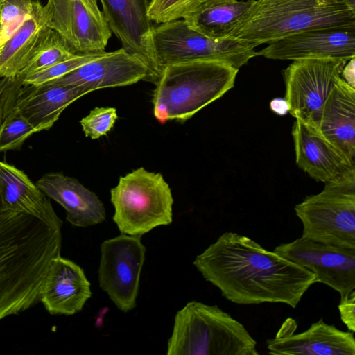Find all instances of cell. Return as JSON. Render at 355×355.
Instances as JSON below:
<instances>
[{
  "instance_id": "cell-13",
  "label": "cell",
  "mask_w": 355,
  "mask_h": 355,
  "mask_svg": "<svg viewBox=\"0 0 355 355\" xmlns=\"http://www.w3.org/2000/svg\"><path fill=\"white\" fill-rule=\"evenodd\" d=\"M258 55L272 60L355 57V27H328L297 33L268 43Z\"/></svg>"
},
{
  "instance_id": "cell-31",
  "label": "cell",
  "mask_w": 355,
  "mask_h": 355,
  "mask_svg": "<svg viewBox=\"0 0 355 355\" xmlns=\"http://www.w3.org/2000/svg\"><path fill=\"white\" fill-rule=\"evenodd\" d=\"M355 57L347 62L341 73L342 79L355 88Z\"/></svg>"
},
{
  "instance_id": "cell-36",
  "label": "cell",
  "mask_w": 355,
  "mask_h": 355,
  "mask_svg": "<svg viewBox=\"0 0 355 355\" xmlns=\"http://www.w3.org/2000/svg\"><path fill=\"white\" fill-rule=\"evenodd\" d=\"M0 5H1V1H0ZM0 25H1V9H0Z\"/></svg>"
},
{
  "instance_id": "cell-7",
  "label": "cell",
  "mask_w": 355,
  "mask_h": 355,
  "mask_svg": "<svg viewBox=\"0 0 355 355\" xmlns=\"http://www.w3.org/2000/svg\"><path fill=\"white\" fill-rule=\"evenodd\" d=\"M152 43L157 81L163 69L171 64L215 61L239 69L258 55L255 48L248 44L231 38L209 37L191 28L183 19L154 26Z\"/></svg>"
},
{
  "instance_id": "cell-8",
  "label": "cell",
  "mask_w": 355,
  "mask_h": 355,
  "mask_svg": "<svg viewBox=\"0 0 355 355\" xmlns=\"http://www.w3.org/2000/svg\"><path fill=\"white\" fill-rule=\"evenodd\" d=\"M302 237L355 249V178L324 184L322 191L295 207Z\"/></svg>"
},
{
  "instance_id": "cell-16",
  "label": "cell",
  "mask_w": 355,
  "mask_h": 355,
  "mask_svg": "<svg viewBox=\"0 0 355 355\" xmlns=\"http://www.w3.org/2000/svg\"><path fill=\"white\" fill-rule=\"evenodd\" d=\"M295 321L288 318L273 338L267 340L268 353L273 355H355L354 332L343 331L323 318L305 331L293 334Z\"/></svg>"
},
{
  "instance_id": "cell-4",
  "label": "cell",
  "mask_w": 355,
  "mask_h": 355,
  "mask_svg": "<svg viewBox=\"0 0 355 355\" xmlns=\"http://www.w3.org/2000/svg\"><path fill=\"white\" fill-rule=\"evenodd\" d=\"M238 71L232 66L215 61L166 66L155 84L154 116L162 123L186 121L231 89Z\"/></svg>"
},
{
  "instance_id": "cell-28",
  "label": "cell",
  "mask_w": 355,
  "mask_h": 355,
  "mask_svg": "<svg viewBox=\"0 0 355 355\" xmlns=\"http://www.w3.org/2000/svg\"><path fill=\"white\" fill-rule=\"evenodd\" d=\"M117 118L114 107H95L80 123L85 137L96 139L106 135L112 130Z\"/></svg>"
},
{
  "instance_id": "cell-30",
  "label": "cell",
  "mask_w": 355,
  "mask_h": 355,
  "mask_svg": "<svg viewBox=\"0 0 355 355\" xmlns=\"http://www.w3.org/2000/svg\"><path fill=\"white\" fill-rule=\"evenodd\" d=\"M340 319L347 326L349 331H355V290L341 299L338 306Z\"/></svg>"
},
{
  "instance_id": "cell-33",
  "label": "cell",
  "mask_w": 355,
  "mask_h": 355,
  "mask_svg": "<svg viewBox=\"0 0 355 355\" xmlns=\"http://www.w3.org/2000/svg\"><path fill=\"white\" fill-rule=\"evenodd\" d=\"M236 1V0H202L196 6H198L200 4L204 3L222 2V1H225H225Z\"/></svg>"
},
{
  "instance_id": "cell-12",
  "label": "cell",
  "mask_w": 355,
  "mask_h": 355,
  "mask_svg": "<svg viewBox=\"0 0 355 355\" xmlns=\"http://www.w3.org/2000/svg\"><path fill=\"white\" fill-rule=\"evenodd\" d=\"M274 252L311 271L315 282L339 293L340 300L355 290V249L300 237L282 243Z\"/></svg>"
},
{
  "instance_id": "cell-14",
  "label": "cell",
  "mask_w": 355,
  "mask_h": 355,
  "mask_svg": "<svg viewBox=\"0 0 355 355\" xmlns=\"http://www.w3.org/2000/svg\"><path fill=\"white\" fill-rule=\"evenodd\" d=\"M109 27L127 52L147 66L145 81L155 84L157 79L152 43L154 25L148 10L150 0H100Z\"/></svg>"
},
{
  "instance_id": "cell-2",
  "label": "cell",
  "mask_w": 355,
  "mask_h": 355,
  "mask_svg": "<svg viewBox=\"0 0 355 355\" xmlns=\"http://www.w3.org/2000/svg\"><path fill=\"white\" fill-rule=\"evenodd\" d=\"M61 248V229L25 213H0V320L40 302L45 275Z\"/></svg>"
},
{
  "instance_id": "cell-34",
  "label": "cell",
  "mask_w": 355,
  "mask_h": 355,
  "mask_svg": "<svg viewBox=\"0 0 355 355\" xmlns=\"http://www.w3.org/2000/svg\"><path fill=\"white\" fill-rule=\"evenodd\" d=\"M352 6L355 8V0H346Z\"/></svg>"
},
{
  "instance_id": "cell-19",
  "label": "cell",
  "mask_w": 355,
  "mask_h": 355,
  "mask_svg": "<svg viewBox=\"0 0 355 355\" xmlns=\"http://www.w3.org/2000/svg\"><path fill=\"white\" fill-rule=\"evenodd\" d=\"M350 159L355 158V88L342 78L309 122Z\"/></svg>"
},
{
  "instance_id": "cell-29",
  "label": "cell",
  "mask_w": 355,
  "mask_h": 355,
  "mask_svg": "<svg viewBox=\"0 0 355 355\" xmlns=\"http://www.w3.org/2000/svg\"><path fill=\"white\" fill-rule=\"evenodd\" d=\"M33 1V0H1V44L21 23L30 11Z\"/></svg>"
},
{
  "instance_id": "cell-5",
  "label": "cell",
  "mask_w": 355,
  "mask_h": 355,
  "mask_svg": "<svg viewBox=\"0 0 355 355\" xmlns=\"http://www.w3.org/2000/svg\"><path fill=\"white\" fill-rule=\"evenodd\" d=\"M167 355H258L245 327L217 305L191 301L174 318Z\"/></svg>"
},
{
  "instance_id": "cell-22",
  "label": "cell",
  "mask_w": 355,
  "mask_h": 355,
  "mask_svg": "<svg viewBox=\"0 0 355 355\" xmlns=\"http://www.w3.org/2000/svg\"><path fill=\"white\" fill-rule=\"evenodd\" d=\"M48 29L43 6L38 0H33L21 23L0 46V77L19 76Z\"/></svg>"
},
{
  "instance_id": "cell-32",
  "label": "cell",
  "mask_w": 355,
  "mask_h": 355,
  "mask_svg": "<svg viewBox=\"0 0 355 355\" xmlns=\"http://www.w3.org/2000/svg\"><path fill=\"white\" fill-rule=\"evenodd\" d=\"M271 110L279 115H285L288 112V105L285 98H276L270 103Z\"/></svg>"
},
{
  "instance_id": "cell-17",
  "label": "cell",
  "mask_w": 355,
  "mask_h": 355,
  "mask_svg": "<svg viewBox=\"0 0 355 355\" xmlns=\"http://www.w3.org/2000/svg\"><path fill=\"white\" fill-rule=\"evenodd\" d=\"M148 73L144 62L121 48L105 52L64 76L49 83L83 86L94 92L102 88L127 86L139 80L145 81Z\"/></svg>"
},
{
  "instance_id": "cell-15",
  "label": "cell",
  "mask_w": 355,
  "mask_h": 355,
  "mask_svg": "<svg viewBox=\"0 0 355 355\" xmlns=\"http://www.w3.org/2000/svg\"><path fill=\"white\" fill-rule=\"evenodd\" d=\"M292 136L297 164L315 180L327 184L355 178L354 161L322 137L311 123L295 119Z\"/></svg>"
},
{
  "instance_id": "cell-21",
  "label": "cell",
  "mask_w": 355,
  "mask_h": 355,
  "mask_svg": "<svg viewBox=\"0 0 355 355\" xmlns=\"http://www.w3.org/2000/svg\"><path fill=\"white\" fill-rule=\"evenodd\" d=\"M15 211L35 216L55 228L63 222L47 197L21 170L0 161V213Z\"/></svg>"
},
{
  "instance_id": "cell-26",
  "label": "cell",
  "mask_w": 355,
  "mask_h": 355,
  "mask_svg": "<svg viewBox=\"0 0 355 355\" xmlns=\"http://www.w3.org/2000/svg\"><path fill=\"white\" fill-rule=\"evenodd\" d=\"M105 52L106 51L93 54L77 55L71 58L57 63L47 69L24 78L23 83L39 85L57 80L71 73L84 64L101 57Z\"/></svg>"
},
{
  "instance_id": "cell-11",
  "label": "cell",
  "mask_w": 355,
  "mask_h": 355,
  "mask_svg": "<svg viewBox=\"0 0 355 355\" xmlns=\"http://www.w3.org/2000/svg\"><path fill=\"white\" fill-rule=\"evenodd\" d=\"M347 62L334 58L293 60L283 71L288 112L309 122L341 79Z\"/></svg>"
},
{
  "instance_id": "cell-3",
  "label": "cell",
  "mask_w": 355,
  "mask_h": 355,
  "mask_svg": "<svg viewBox=\"0 0 355 355\" xmlns=\"http://www.w3.org/2000/svg\"><path fill=\"white\" fill-rule=\"evenodd\" d=\"M328 27H355V8L346 0H254L226 38L256 48Z\"/></svg>"
},
{
  "instance_id": "cell-24",
  "label": "cell",
  "mask_w": 355,
  "mask_h": 355,
  "mask_svg": "<svg viewBox=\"0 0 355 355\" xmlns=\"http://www.w3.org/2000/svg\"><path fill=\"white\" fill-rule=\"evenodd\" d=\"M76 55H77L69 49L60 35L49 28L42 42L18 77L24 78Z\"/></svg>"
},
{
  "instance_id": "cell-1",
  "label": "cell",
  "mask_w": 355,
  "mask_h": 355,
  "mask_svg": "<svg viewBox=\"0 0 355 355\" xmlns=\"http://www.w3.org/2000/svg\"><path fill=\"white\" fill-rule=\"evenodd\" d=\"M193 265L223 297L238 304L283 303L295 308L316 283L311 271L235 232L220 235Z\"/></svg>"
},
{
  "instance_id": "cell-18",
  "label": "cell",
  "mask_w": 355,
  "mask_h": 355,
  "mask_svg": "<svg viewBox=\"0 0 355 355\" xmlns=\"http://www.w3.org/2000/svg\"><path fill=\"white\" fill-rule=\"evenodd\" d=\"M91 297L90 282L80 266L60 255L51 260L40 293L51 315H73Z\"/></svg>"
},
{
  "instance_id": "cell-35",
  "label": "cell",
  "mask_w": 355,
  "mask_h": 355,
  "mask_svg": "<svg viewBox=\"0 0 355 355\" xmlns=\"http://www.w3.org/2000/svg\"><path fill=\"white\" fill-rule=\"evenodd\" d=\"M1 38H2V28H1V25H0V45L1 44Z\"/></svg>"
},
{
  "instance_id": "cell-27",
  "label": "cell",
  "mask_w": 355,
  "mask_h": 355,
  "mask_svg": "<svg viewBox=\"0 0 355 355\" xmlns=\"http://www.w3.org/2000/svg\"><path fill=\"white\" fill-rule=\"evenodd\" d=\"M202 0H150L148 15L157 24L182 19Z\"/></svg>"
},
{
  "instance_id": "cell-23",
  "label": "cell",
  "mask_w": 355,
  "mask_h": 355,
  "mask_svg": "<svg viewBox=\"0 0 355 355\" xmlns=\"http://www.w3.org/2000/svg\"><path fill=\"white\" fill-rule=\"evenodd\" d=\"M254 0L204 3L182 19L195 31L213 39L226 38Z\"/></svg>"
},
{
  "instance_id": "cell-10",
  "label": "cell",
  "mask_w": 355,
  "mask_h": 355,
  "mask_svg": "<svg viewBox=\"0 0 355 355\" xmlns=\"http://www.w3.org/2000/svg\"><path fill=\"white\" fill-rule=\"evenodd\" d=\"M146 252L140 236L122 233L101 245L99 286L123 312H128L137 305Z\"/></svg>"
},
{
  "instance_id": "cell-25",
  "label": "cell",
  "mask_w": 355,
  "mask_h": 355,
  "mask_svg": "<svg viewBox=\"0 0 355 355\" xmlns=\"http://www.w3.org/2000/svg\"><path fill=\"white\" fill-rule=\"evenodd\" d=\"M35 132V128L17 110H11L0 123V152L20 149Z\"/></svg>"
},
{
  "instance_id": "cell-20",
  "label": "cell",
  "mask_w": 355,
  "mask_h": 355,
  "mask_svg": "<svg viewBox=\"0 0 355 355\" xmlns=\"http://www.w3.org/2000/svg\"><path fill=\"white\" fill-rule=\"evenodd\" d=\"M36 185L47 197L64 209L66 219L72 225L87 227L105 220V209L103 202L76 179L53 172L44 174Z\"/></svg>"
},
{
  "instance_id": "cell-6",
  "label": "cell",
  "mask_w": 355,
  "mask_h": 355,
  "mask_svg": "<svg viewBox=\"0 0 355 355\" xmlns=\"http://www.w3.org/2000/svg\"><path fill=\"white\" fill-rule=\"evenodd\" d=\"M110 196L112 218L122 234L141 236L173 221L171 190L160 173L138 168L120 177Z\"/></svg>"
},
{
  "instance_id": "cell-9",
  "label": "cell",
  "mask_w": 355,
  "mask_h": 355,
  "mask_svg": "<svg viewBox=\"0 0 355 355\" xmlns=\"http://www.w3.org/2000/svg\"><path fill=\"white\" fill-rule=\"evenodd\" d=\"M43 14L46 26L74 54L105 51L112 32L96 0H47Z\"/></svg>"
},
{
  "instance_id": "cell-37",
  "label": "cell",
  "mask_w": 355,
  "mask_h": 355,
  "mask_svg": "<svg viewBox=\"0 0 355 355\" xmlns=\"http://www.w3.org/2000/svg\"><path fill=\"white\" fill-rule=\"evenodd\" d=\"M1 1V0H0Z\"/></svg>"
}]
</instances>
